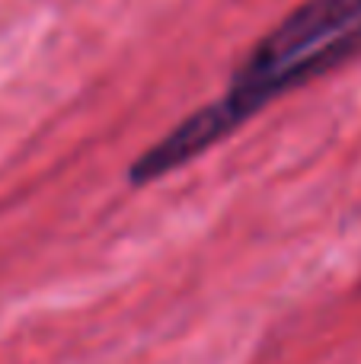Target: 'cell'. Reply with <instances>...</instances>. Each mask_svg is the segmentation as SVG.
Instances as JSON below:
<instances>
[{
	"label": "cell",
	"instance_id": "obj_1",
	"mask_svg": "<svg viewBox=\"0 0 361 364\" xmlns=\"http://www.w3.org/2000/svg\"><path fill=\"white\" fill-rule=\"evenodd\" d=\"M361 55V0H304L237 68L217 109L240 128L272 100Z\"/></svg>",
	"mask_w": 361,
	"mask_h": 364
}]
</instances>
